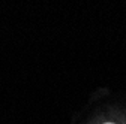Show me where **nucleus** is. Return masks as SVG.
Returning a JSON list of instances; mask_svg holds the SVG:
<instances>
[{
	"instance_id": "1",
	"label": "nucleus",
	"mask_w": 126,
	"mask_h": 124,
	"mask_svg": "<svg viewBox=\"0 0 126 124\" xmlns=\"http://www.w3.org/2000/svg\"><path fill=\"white\" fill-rule=\"evenodd\" d=\"M107 124H113V123H107Z\"/></svg>"
}]
</instances>
